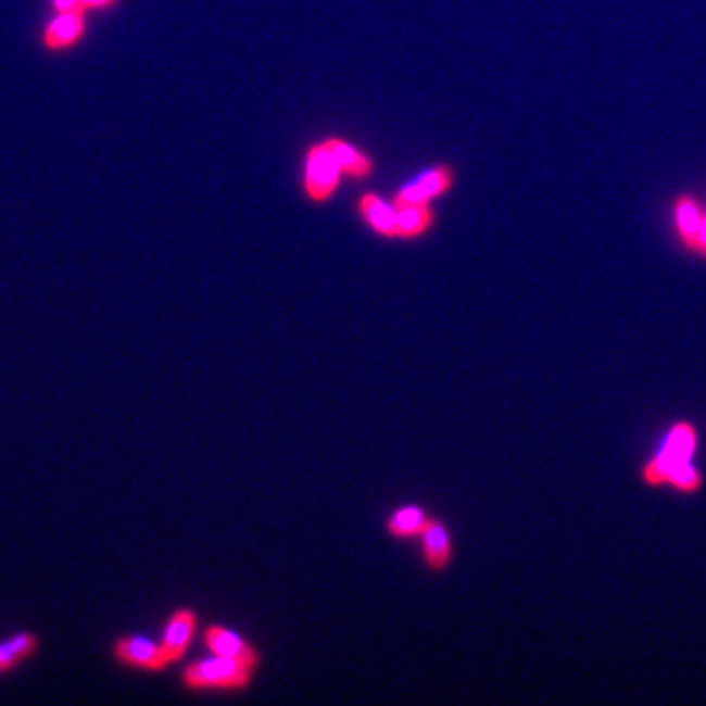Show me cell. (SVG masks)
I'll list each match as a JSON object with an SVG mask.
<instances>
[{
    "label": "cell",
    "instance_id": "cell-13",
    "mask_svg": "<svg viewBox=\"0 0 706 706\" xmlns=\"http://www.w3.org/2000/svg\"><path fill=\"white\" fill-rule=\"evenodd\" d=\"M434 223L428 204H414L396 211V238H414L426 232Z\"/></svg>",
    "mask_w": 706,
    "mask_h": 706
},
{
    "label": "cell",
    "instance_id": "cell-14",
    "mask_svg": "<svg viewBox=\"0 0 706 706\" xmlns=\"http://www.w3.org/2000/svg\"><path fill=\"white\" fill-rule=\"evenodd\" d=\"M326 143H328L330 152L333 153V157L340 163L342 172L350 173L353 177H365L374 169V163L369 162V157L357 152L348 141L332 138V140H326Z\"/></svg>",
    "mask_w": 706,
    "mask_h": 706
},
{
    "label": "cell",
    "instance_id": "cell-8",
    "mask_svg": "<svg viewBox=\"0 0 706 706\" xmlns=\"http://www.w3.org/2000/svg\"><path fill=\"white\" fill-rule=\"evenodd\" d=\"M452 185H454V172L445 165H440L424 173L413 182H408L403 191L394 197L393 206L396 211H401L414 204H428L436 197L444 194Z\"/></svg>",
    "mask_w": 706,
    "mask_h": 706
},
{
    "label": "cell",
    "instance_id": "cell-1",
    "mask_svg": "<svg viewBox=\"0 0 706 706\" xmlns=\"http://www.w3.org/2000/svg\"><path fill=\"white\" fill-rule=\"evenodd\" d=\"M696 450H698V428L695 424L689 420L671 424L656 454L652 455L640 469L642 483L650 489L669 487V481L679 469L695 464L693 459Z\"/></svg>",
    "mask_w": 706,
    "mask_h": 706
},
{
    "label": "cell",
    "instance_id": "cell-7",
    "mask_svg": "<svg viewBox=\"0 0 706 706\" xmlns=\"http://www.w3.org/2000/svg\"><path fill=\"white\" fill-rule=\"evenodd\" d=\"M197 628H199V615L194 608L181 606V608L173 610L172 616L165 622L162 640H160L169 664H177L187 656L194 634H197Z\"/></svg>",
    "mask_w": 706,
    "mask_h": 706
},
{
    "label": "cell",
    "instance_id": "cell-17",
    "mask_svg": "<svg viewBox=\"0 0 706 706\" xmlns=\"http://www.w3.org/2000/svg\"><path fill=\"white\" fill-rule=\"evenodd\" d=\"M696 260L706 262V204H705V218H703V228H701V236H698V243H696Z\"/></svg>",
    "mask_w": 706,
    "mask_h": 706
},
{
    "label": "cell",
    "instance_id": "cell-12",
    "mask_svg": "<svg viewBox=\"0 0 706 706\" xmlns=\"http://www.w3.org/2000/svg\"><path fill=\"white\" fill-rule=\"evenodd\" d=\"M360 211L364 214L365 223L374 228L375 232L396 238V209L381 201L377 194H364L360 201Z\"/></svg>",
    "mask_w": 706,
    "mask_h": 706
},
{
    "label": "cell",
    "instance_id": "cell-6",
    "mask_svg": "<svg viewBox=\"0 0 706 706\" xmlns=\"http://www.w3.org/2000/svg\"><path fill=\"white\" fill-rule=\"evenodd\" d=\"M204 646L216 656L230 657L240 664L257 669L262 656L260 650L245 640L240 632L224 625H209L204 630Z\"/></svg>",
    "mask_w": 706,
    "mask_h": 706
},
{
    "label": "cell",
    "instance_id": "cell-15",
    "mask_svg": "<svg viewBox=\"0 0 706 706\" xmlns=\"http://www.w3.org/2000/svg\"><path fill=\"white\" fill-rule=\"evenodd\" d=\"M118 0H51L55 12H77L85 14L87 11H104L111 9Z\"/></svg>",
    "mask_w": 706,
    "mask_h": 706
},
{
    "label": "cell",
    "instance_id": "cell-9",
    "mask_svg": "<svg viewBox=\"0 0 706 706\" xmlns=\"http://www.w3.org/2000/svg\"><path fill=\"white\" fill-rule=\"evenodd\" d=\"M420 547L428 569L442 573L454 562V538L450 528L438 518H430L420 534Z\"/></svg>",
    "mask_w": 706,
    "mask_h": 706
},
{
    "label": "cell",
    "instance_id": "cell-10",
    "mask_svg": "<svg viewBox=\"0 0 706 706\" xmlns=\"http://www.w3.org/2000/svg\"><path fill=\"white\" fill-rule=\"evenodd\" d=\"M85 36V14L55 12V18L43 30V46L48 50H67Z\"/></svg>",
    "mask_w": 706,
    "mask_h": 706
},
{
    "label": "cell",
    "instance_id": "cell-4",
    "mask_svg": "<svg viewBox=\"0 0 706 706\" xmlns=\"http://www.w3.org/2000/svg\"><path fill=\"white\" fill-rule=\"evenodd\" d=\"M114 657L122 666L141 671H163L165 667L172 666L169 659L163 652L162 642H155L152 638L141 634L122 635L114 642Z\"/></svg>",
    "mask_w": 706,
    "mask_h": 706
},
{
    "label": "cell",
    "instance_id": "cell-5",
    "mask_svg": "<svg viewBox=\"0 0 706 706\" xmlns=\"http://www.w3.org/2000/svg\"><path fill=\"white\" fill-rule=\"evenodd\" d=\"M340 175H342V167L333 157L326 141L311 148L308 157H306L304 185H306V192L313 201L323 202L330 199L340 182Z\"/></svg>",
    "mask_w": 706,
    "mask_h": 706
},
{
    "label": "cell",
    "instance_id": "cell-3",
    "mask_svg": "<svg viewBox=\"0 0 706 706\" xmlns=\"http://www.w3.org/2000/svg\"><path fill=\"white\" fill-rule=\"evenodd\" d=\"M705 204L693 191H679L669 202V223L677 248L695 257L696 243L703 228Z\"/></svg>",
    "mask_w": 706,
    "mask_h": 706
},
{
    "label": "cell",
    "instance_id": "cell-2",
    "mask_svg": "<svg viewBox=\"0 0 706 706\" xmlns=\"http://www.w3.org/2000/svg\"><path fill=\"white\" fill-rule=\"evenodd\" d=\"M253 673V667L211 654L185 667L181 683L189 691H243L252 685Z\"/></svg>",
    "mask_w": 706,
    "mask_h": 706
},
{
    "label": "cell",
    "instance_id": "cell-16",
    "mask_svg": "<svg viewBox=\"0 0 706 706\" xmlns=\"http://www.w3.org/2000/svg\"><path fill=\"white\" fill-rule=\"evenodd\" d=\"M18 666V659L12 654L11 646L7 640L0 642V673H9L14 667Z\"/></svg>",
    "mask_w": 706,
    "mask_h": 706
},
{
    "label": "cell",
    "instance_id": "cell-11",
    "mask_svg": "<svg viewBox=\"0 0 706 706\" xmlns=\"http://www.w3.org/2000/svg\"><path fill=\"white\" fill-rule=\"evenodd\" d=\"M430 518L432 516L428 515L424 506L408 503V505L396 506L393 513L387 516L384 530L394 540H413V538H420Z\"/></svg>",
    "mask_w": 706,
    "mask_h": 706
}]
</instances>
